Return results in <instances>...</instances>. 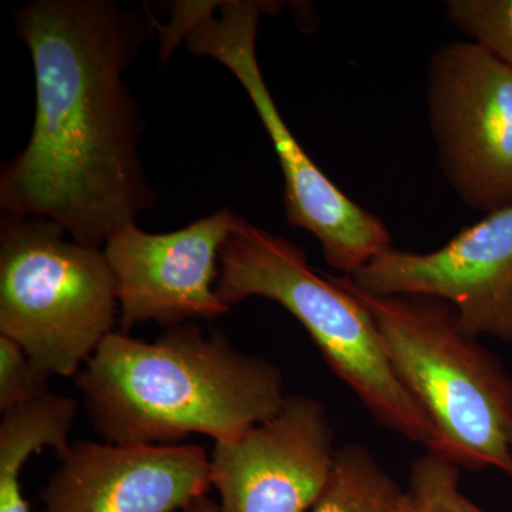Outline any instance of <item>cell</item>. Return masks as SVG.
Instances as JSON below:
<instances>
[{
  "instance_id": "obj_16",
  "label": "cell",
  "mask_w": 512,
  "mask_h": 512,
  "mask_svg": "<svg viewBox=\"0 0 512 512\" xmlns=\"http://www.w3.org/2000/svg\"><path fill=\"white\" fill-rule=\"evenodd\" d=\"M49 375L12 339L0 335V410L8 412L50 392Z\"/></svg>"
},
{
  "instance_id": "obj_15",
  "label": "cell",
  "mask_w": 512,
  "mask_h": 512,
  "mask_svg": "<svg viewBox=\"0 0 512 512\" xmlns=\"http://www.w3.org/2000/svg\"><path fill=\"white\" fill-rule=\"evenodd\" d=\"M458 484L460 467L427 453L413 463L409 494L420 512H484L461 493Z\"/></svg>"
},
{
  "instance_id": "obj_12",
  "label": "cell",
  "mask_w": 512,
  "mask_h": 512,
  "mask_svg": "<svg viewBox=\"0 0 512 512\" xmlns=\"http://www.w3.org/2000/svg\"><path fill=\"white\" fill-rule=\"evenodd\" d=\"M72 397L47 392L12 407L0 421V512H30L22 493L20 473L26 461L45 447L60 454L69 448L76 420Z\"/></svg>"
},
{
  "instance_id": "obj_14",
  "label": "cell",
  "mask_w": 512,
  "mask_h": 512,
  "mask_svg": "<svg viewBox=\"0 0 512 512\" xmlns=\"http://www.w3.org/2000/svg\"><path fill=\"white\" fill-rule=\"evenodd\" d=\"M447 18L512 70V0H451Z\"/></svg>"
},
{
  "instance_id": "obj_11",
  "label": "cell",
  "mask_w": 512,
  "mask_h": 512,
  "mask_svg": "<svg viewBox=\"0 0 512 512\" xmlns=\"http://www.w3.org/2000/svg\"><path fill=\"white\" fill-rule=\"evenodd\" d=\"M40 491L43 512L184 511L210 488L198 444L76 441Z\"/></svg>"
},
{
  "instance_id": "obj_6",
  "label": "cell",
  "mask_w": 512,
  "mask_h": 512,
  "mask_svg": "<svg viewBox=\"0 0 512 512\" xmlns=\"http://www.w3.org/2000/svg\"><path fill=\"white\" fill-rule=\"evenodd\" d=\"M117 282L100 247L55 221L3 214L0 335L49 376L70 377L113 333Z\"/></svg>"
},
{
  "instance_id": "obj_3",
  "label": "cell",
  "mask_w": 512,
  "mask_h": 512,
  "mask_svg": "<svg viewBox=\"0 0 512 512\" xmlns=\"http://www.w3.org/2000/svg\"><path fill=\"white\" fill-rule=\"evenodd\" d=\"M215 291L229 309L254 296L281 305L377 423L444 457L439 431L394 372L375 320L332 275L315 271L301 248L238 215Z\"/></svg>"
},
{
  "instance_id": "obj_18",
  "label": "cell",
  "mask_w": 512,
  "mask_h": 512,
  "mask_svg": "<svg viewBox=\"0 0 512 512\" xmlns=\"http://www.w3.org/2000/svg\"><path fill=\"white\" fill-rule=\"evenodd\" d=\"M396 512H420L419 507H417V504L414 503L412 495L409 494V491L404 493L402 501H400L399 508H397Z\"/></svg>"
},
{
  "instance_id": "obj_17",
  "label": "cell",
  "mask_w": 512,
  "mask_h": 512,
  "mask_svg": "<svg viewBox=\"0 0 512 512\" xmlns=\"http://www.w3.org/2000/svg\"><path fill=\"white\" fill-rule=\"evenodd\" d=\"M183 512H220V505L208 498L207 495H202L185 507Z\"/></svg>"
},
{
  "instance_id": "obj_1",
  "label": "cell",
  "mask_w": 512,
  "mask_h": 512,
  "mask_svg": "<svg viewBox=\"0 0 512 512\" xmlns=\"http://www.w3.org/2000/svg\"><path fill=\"white\" fill-rule=\"evenodd\" d=\"M13 19L35 69L36 116L28 146L3 168L2 214L55 221L100 247L156 202L123 79L146 28L107 0H35Z\"/></svg>"
},
{
  "instance_id": "obj_5",
  "label": "cell",
  "mask_w": 512,
  "mask_h": 512,
  "mask_svg": "<svg viewBox=\"0 0 512 512\" xmlns=\"http://www.w3.org/2000/svg\"><path fill=\"white\" fill-rule=\"evenodd\" d=\"M170 25L157 23L161 55L183 42L194 55L227 67L254 104L281 164L286 218L318 238L323 258L350 276L392 248L382 220L357 205L313 163L286 126L259 66L256 39L266 3L254 0L174 3Z\"/></svg>"
},
{
  "instance_id": "obj_4",
  "label": "cell",
  "mask_w": 512,
  "mask_h": 512,
  "mask_svg": "<svg viewBox=\"0 0 512 512\" xmlns=\"http://www.w3.org/2000/svg\"><path fill=\"white\" fill-rule=\"evenodd\" d=\"M333 279L375 320L394 372L439 431L444 458L512 478V379L461 329L456 311L440 299L370 295L348 276Z\"/></svg>"
},
{
  "instance_id": "obj_10",
  "label": "cell",
  "mask_w": 512,
  "mask_h": 512,
  "mask_svg": "<svg viewBox=\"0 0 512 512\" xmlns=\"http://www.w3.org/2000/svg\"><path fill=\"white\" fill-rule=\"evenodd\" d=\"M237 217L220 210L164 234L131 224L107 239L103 251L116 276L124 333L150 320L170 329L229 312L215 286L221 249Z\"/></svg>"
},
{
  "instance_id": "obj_7",
  "label": "cell",
  "mask_w": 512,
  "mask_h": 512,
  "mask_svg": "<svg viewBox=\"0 0 512 512\" xmlns=\"http://www.w3.org/2000/svg\"><path fill=\"white\" fill-rule=\"evenodd\" d=\"M430 117L444 170L460 197L490 212L512 204V70L476 42L431 63Z\"/></svg>"
},
{
  "instance_id": "obj_13",
  "label": "cell",
  "mask_w": 512,
  "mask_h": 512,
  "mask_svg": "<svg viewBox=\"0 0 512 512\" xmlns=\"http://www.w3.org/2000/svg\"><path fill=\"white\" fill-rule=\"evenodd\" d=\"M404 491L359 444L338 450L328 487L311 512H396Z\"/></svg>"
},
{
  "instance_id": "obj_2",
  "label": "cell",
  "mask_w": 512,
  "mask_h": 512,
  "mask_svg": "<svg viewBox=\"0 0 512 512\" xmlns=\"http://www.w3.org/2000/svg\"><path fill=\"white\" fill-rule=\"evenodd\" d=\"M76 384L94 430L110 444H178L190 434L235 440L288 397L274 363L195 323L153 343L110 333Z\"/></svg>"
},
{
  "instance_id": "obj_8",
  "label": "cell",
  "mask_w": 512,
  "mask_h": 512,
  "mask_svg": "<svg viewBox=\"0 0 512 512\" xmlns=\"http://www.w3.org/2000/svg\"><path fill=\"white\" fill-rule=\"evenodd\" d=\"M348 278L370 295L440 299L456 311L471 338L512 342V204L437 251L413 254L392 247Z\"/></svg>"
},
{
  "instance_id": "obj_9",
  "label": "cell",
  "mask_w": 512,
  "mask_h": 512,
  "mask_svg": "<svg viewBox=\"0 0 512 512\" xmlns=\"http://www.w3.org/2000/svg\"><path fill=\"white\" fill-rule=\"evenodd\" d=\"M339 448L325 409L288 396L268 420L215 443L210 481L220 512H311L328 487Z\"/></svg>"
}]
</instances>
